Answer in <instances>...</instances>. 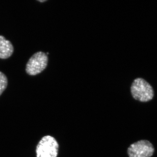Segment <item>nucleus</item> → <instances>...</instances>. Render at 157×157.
<instances>
[{"label":"nucleus","instance_id":"obj_4","mask_svg":"<svg viewBox=\"0 0 157 157\" xmlns=\"http://www.w3.org/2000/svg\"><path fill=\"white\" fill-rule=\"evenodd\" d=\"M154 151V147L149 141L141 140L131 144L127 152L129 157H151Z\"/></svg>","mask_w":157,"mask_h":157},{"label":"nucleus","instance_id":"obj_2","mask_svg":"<svg viewBox=\"0 0 157 157\" xmlns=\"http://www.w3.org/2000/svg\"><path fill=\"white\" fill-rule=\"evenodd\" d=\"M59 144L56 139L50 135L42 137L36 148V157H57Z\"/></svg>","mask_w":157,"mask_h":157},{"label":"nucleus","instance_id":"obj_3","mask_svg":"<svg viewBox=\"0 0 157 157\" xmlns=\"http://www.w3.org/2000/svg\"><path fill=\"white\" fill-rule=\"evenodd\" d=\"M48 62V58L46 53L38 52L29 59L26 65V73L30 76H36L46 69Z\"/></svg>","mask_w":157,"mask_h":157},{"label":"nucleus","instance_id":"obj_6","mask_svg":"<svg viewBox=\"0 0 157 157\" xmlns=\"http://www.w3.org/2000/svg\"><path fill=\"white\" fill-rule=\"evenodd\" d=\"M8 80L7 76L2 72L0 71V96L7 88Z\"/></svg>","mask_w":157,"mask_h":157},{"label":"nucleus","instance_id":"obj_7","mask_svg":"<svg viewBox=\"0 0 157 157\" xmlns=\"http://www.w3.org/2000/svg\"><path fill=\"white\" fill-rule=\"evenodd\" d=\"M38 1V2H46V0H44V1H40V0H39V1Z\"/></svg>","mask_w":157,"mask_h":157},{"label":"nucleus","instance_id":"obj_5","mask_svg":"<svg viewBox=\"0 0 157 157\" xmlns=\"http://www.w3.org/2000/svg\"><path fill=\"white\" fill-rule=\"evenodd\" d=\"M14 51L13 44L4 36L0 35V59H6L13 54Z\"/></svg>","mask_w":157,"mask_h":157},{"label":"nucleus","instance_id":"obj_1","mask_svg":"<svg viewBox=\"0 0 157 157\" xmlns=\"http://www.w3.org/2000/svg\"><path fill=\"white\" fill-rule=\"evenodd\" d=\"M131 92L134 99L141 102L151 101L154 96V92L150 84L143 78H136L132 82Z\"/></svg>","mask_w":157,"mask_h":157}]
</instances>
